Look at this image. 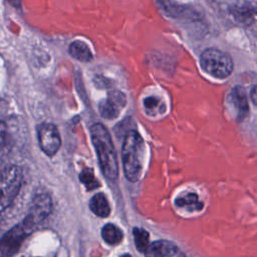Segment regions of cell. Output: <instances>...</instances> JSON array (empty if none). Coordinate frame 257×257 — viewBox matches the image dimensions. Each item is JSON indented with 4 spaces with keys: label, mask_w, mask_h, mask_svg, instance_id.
Segmentation results:
<instances>
[{
    "label": "cell",
    "mask_w": 257,
    "mask_h": 257,
    "mask_svg": "<svg viewBox=\"0 0 257 257\" xmlns=\"http://www.w3.org/2000/svg\"><path fill=\"white\" fill-rule=\"evenodd\" d=\"M230 13L239 24L248 26L254 22L255 19V8L251 5H237L230 9Z\"/></svg>",
    "instance_id": "cell-10"
},
{
    "label": "cell",
    "mask_w": 257,
    "mask_h": 257,
    "mask_svg": "<svg viewBox=\"0 0 257 257\" xmlns=\"http://www.w3.org/2000/svg\"><path fill=\"white\" fill-rule=\"evenodd\" d=\"M90 210L99 217H107L110 213L109 204L103 194L94 195L89 201Z\"/></svg>",
    "instance_id": "cell-12"
},
{
    "label": "cell",
    "mask_w": 257,
    "mask_h": 257,
    "mask_svg": "<svg viewBox=\"0 0 257 257\" xmlns=\"http://www.w3.org/2000/svg\"><path fill=\"white\" fill-rule=\"evenodd\" d=\"M89 131L102 174L108 180H116L118 177V162L109 132L100 122L93 123Z\"/></svg>",
    "instance_id": "cell-1"
},
{
    "label": "cell",
    "mask_w": 257,
    "mask_h": 257,
    "mask_svg": "<svg viewBox=\"0 0 257 257\" xmlns=\"http://www.w3.org/2000/svg\"><path fill=\"white\" fill-rule=\"evenodd\" d=\"M144 140L135 130L128 131L123 139L121 161L125 178L135 183L139 181L143 171Z\"/></svg>",
    "instance_id": "cell-2"
},
{
    "label": "cell",
    "mask_w": 257,
    "mask_h": 257,
    "mask_svg": "<svg viewBox=\"0 0 257 257\" xmlns=\"http://www.w3.org/2000/svg\"><path fill=\"white\" fill-rule=\"evenodd\" d=\"M120 257H132L131 255H128V254H123L122 256H120Z\"/></svg>",
    "instance_id": "cell-20"
},
{
    "label": "cell",
    "mask_w": 257,
    "mask_h": 257,
    "mask_svg": "<svg viewBox=\"0 0 257 257\" xmlns=\"http://www.w3.org/2000/svg\"><path fill=\"white\" fill-rule=\"evenodd\" d=\"M178 252V247L167 240H160L149 244L144 251L146 257H172Z\"/></svg>",
    "instance_id": "cell-9"
},
{
    "label": "cell",
    "mask_w": 257,
    "mask_h": 257,
    "mask_svg": "<svg viewBox=\"0 0 257 257\" xmlns=\"http://www.w3.org/2000/svg\"><path fill=\"white\" fill-rule=\"evenodd\" d=\"M6 136H7L6 124L2 120H0V147L3 146V144L5 143Z\"/></svg>",
    "instance_id": "cell-18"
},
{
    "label": "cell",
    "mask_w": 257,
    "mask_h": 257,
    "mask_svg": "<svg viewBox=\"0 0 257 257\" xmlns=\"http://www.w3.org/2000/svg\"><path fill=\"white\" fill-rule=\"evenodd\" d=\"M251 98H252V102L256 104V85H253L251 89Z\"/></svg>",
    "instance_id": "cell-19"
},
{
    "label": "cell",
    "mask_w": 257,
    "mask_h": 257,
    "mask_svg": "<svg viewBox=\"0 0 257 257\" xmlns=\"http://www.w3.org/2000/svg\"><path fill=\"white\" fill-rule=\"evenodd\" d=\"M79 180L81 183H83L87 190H93L99 187V182L95 179L92 169L85 168L81 171L79 174Z\"/></svg>",
    "instance_id": "cell-16"
},
{
    "label": "cell",
    "mask_w": 257,
    "mask_h": 257,
    "mask_svg": "<svg viewBox=\"0 0 257 257\" xmlns=\"http://www.w3.org/2000/svg\"><path fill=\"white\" fill-rule=\"evenodd\" d=\"M37 139L41 151L48 157H53L60 149L61 139L55 124L43 122L37 126Z\"/></svg>",
    "instance_id": "cell-6"
},
{
    "label": "cell",
    "mask_w": 257,
    "mask_h": 257,
    "mask_svg": "<svg viewBox=\"0 0 257 257\" xmlns=\"http://www.w3.org/2000/svg\"><path fill=\"white\" fill-rule=\"evenodd\" d=\"M101 236L103 240L110 245L118 244L122 239L121 231L113 224L104 225L101 230Z\"/></svg>",
    "instance_id": "cell-13"
},
{
    "label": "cell",
    "mask_w": 257,
    "mask_h": 257,
    "mask_svg": "<svg viewBox=\"0 0 257 257\" xmlns=\"http://www.w3.org/2000/svg\"><path fill=\"white\" fill-rule=\"evenodd\" d=\"M39 224L40 222L34 216L27 213L18 224L0 237V257L13 256Z\"/></svg>",
    "instance_id": "cell-3"
},
{
    "label": "cell",
    "mask_w": 257,
    "mask_h": 257,
    "mask_svg": "<svg viewBox=\"0 0 257 257\" xmlns=\"http://www.w3.org/2000/svg\"><path fill=\"white\" fill-rule=\"evenodd\" d=\"M23 182L22 171L17 166H10L0 176V214H2L17 197Z\"/></svg>",
    "instance_id": "cell-5"
},
{
    "label": "cell",
    "mask_w": 257,
    "mask_h": 257,
    "mask_svg": "<svg viewBox=\"0 0 257 257\" xmlns=\"http://www.w3.org/2000/svg\"><path fill=\"white\" fill-rule=\"evenodd\" d=\"M200 64L205 72L216 78L228 77L234 68L232 57L217 48H207L200 56Z\"/></svg>",
    "instance_id": "cell-4"
},
{
    "label": "cell",
    "mask_w": 257,
    "mask_h": 257,
    "mask_svg": "<svg viewBox=\"0 0 257 257\" xmlns=\"http://www.w3.org/2000/svg\"><path fill=\"white\" fill-rule=\"evenodd\" d=\"M228 98L235 109L238 120L244 119L249 113V103L245 89L240 85L235 86L232 88Z\"/></svg>",
    "instance_id": "cell-8"
},
{
    "label": "cell",
    "mask_w": 257,
    "mask_h": 257,
    "mask_svg": "<svg viewBox=\"0 0 257 257\" xmlns=\"http://www.w3.org/2000/svg\"><path fill=\"white\" fill-rule=\"evenodd\" d=\"M126 104L125 94L117 89L108 92L107 97L99 103L100 115L106 119H112L118 116L120 110Z\"/></svg>",
    "instance_id": "cell-7"
},
{
    "label": "cell",
    "mask_w": 257,
    "mask_h": 257,
    "mask_svg": "<svg viewBox=\"0 0 257 257\" xmlns=\"http://www.w3.org/2000/svg\"><path fill=\"white\" fill-rule=\"evenodd\" d=\"M162 100L154 95L151 96H147L144 99V107L146 112L149 115H157L160 114L162 112V108H164V106L162 105Z\"/></svg>",
    "instance_id": "cell-15"
},
{
    "label": "cell",
    "mask_w": 257,
    "mask_h": 257,
    "mask_svg": "<svg viewBox=\"0 0 257 257\" xmlns=\"http://www.w3.org/2000/svg\"><path fill=\"white\" fill-rule=\"evenodd\" d=\"M134 238H135V242H136V246L137 248L144 252L147 247L149 246V240H150V235L149 233L142 228H134Z\"/></svg>",
    "instance_id": "cell-17"
},
{
    "label": "cell",
    "mask_w": 257,
    "mask_h": 257,
    "mask_svg": "<svg viewBox=\"0 0 257 257\" xmlns=\"http://www.w3.org/2000/svg\"><path fill=\"white\" fill-rule=\"evenodd\" d=\"M69 54L76 60L88 62L92 59V53L87 44L81 40H74L69 44Z\"/></svg>",
    "instance_id": "cell-11"
},
{
    "label": "cell",
    "mask_w": 257,
    "mask_h": 257,
    "mask_svg": "<svg viewBox=\"0 0 257 257\" xmlns=\"http://www.w3.org/2000/svg\"><path fill=\"white\" fill-rule=\"evenodd\" d=\"M176 204L179 207H187L191 210H201L203 208V203L200 202L198 200V196L193 193L178 198L176 200Z\"/></svg>",
    "instance_id": "cell-14"
}]
</instances>
